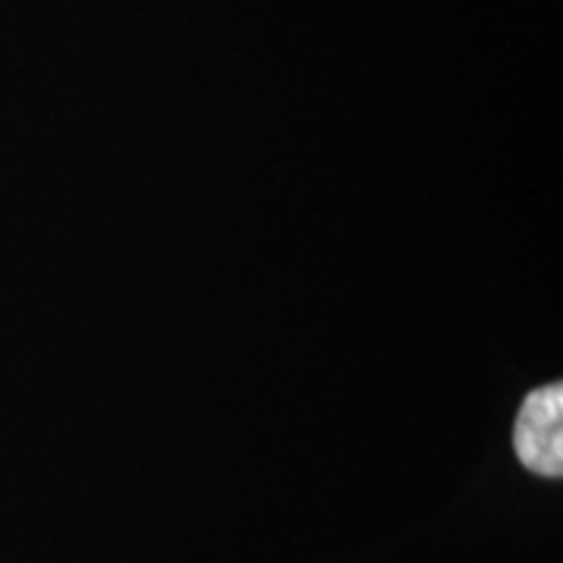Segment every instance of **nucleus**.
Masks as SVG:
<instances>
[{"mask_svg":"<svg viewBox=\"0 0 563 563\" xmlns=\"http://www.w3.org/2000/svg\"><path fill=\"white\" fill-rule=\"evenodd\" d=\"M514 448L523 466L539 476H561L563 470V388L561 383L532 391L517 413Z\"/></svg>","mask_w":563,"mask_h":563,"instance_id":"obj_1","label":"nucleus"}]
</instances>
